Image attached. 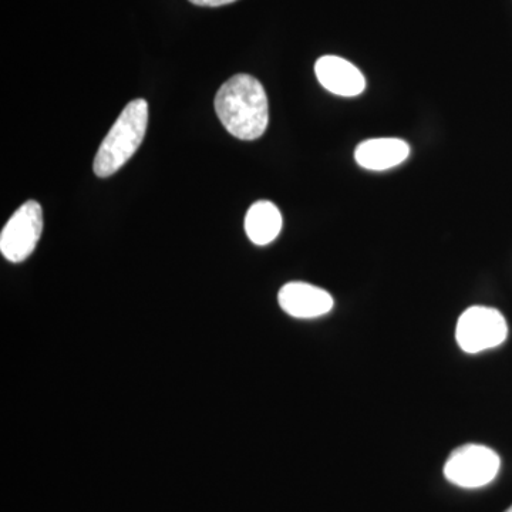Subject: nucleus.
<instances>
[{
	"label": "nucleus",
	"mask_w": 512,
	"mask_h": 512,
	"mask_svg": "<svg viewBox=\"0 0 512 512\" xmlns=\"http://www.w3.org/2000/svg\"><path fill=\"white\" fill-rule=\"evenodd\" d=\"M409 154V144L400 138H373L356 147L355 158L366 170L384 171L404 163Z\"/></svg>",
	"instance_id": "8"
},
{
	"label": "nucleus",
	"mask_w": 512,
	"mask_h": 512,
	"mask_svg": "<svg viewBox=\"0 0 512 512\" xmlns=\"http://www.w3.org/2000/svg\"><path fill=\"white\" fill-rule=\"evenodd\" d=\"M147 126V101H130L97 151L93 164L94 174L100 178L116 174L136 154L146 136Z\"/></svg>",
	"instance_id": "2"
},
{
	"label": "nucleus",
	"mask_w": 512,
	"mask_h": 512,
	"mask_svg": "<svg viewBox=\"0 0 512 512\" xmlns=\"http://www.w3.org/2000/svg\"><path fill=\"white\" fill-rule=\"evenodd\" d=\"M508 325L503 313L487 306H471L457 322L458 346L470 355L503 345Z\"/></svg>",
	"instance_id": "4"
},
{
	"label": "nucleus",
	"mask_w": 512,
	"mask_h": 512,
	"mask_svg": "<svg viewBox=\"0 0 512 512\" xmlns=\"http://www.w3.org/2000/svg\"><path fill=\"white\" fill-rule=\"evenodd\" d=\"M505 512H512V505H511V507H510V508H508V510H507V511H505Z\"/></svg>",
	"instance_id": "11"
},
{
	"label": "nucleus",
	"mask_w": 512,
	"mask_h": 512,
	"mask_svg": "<svg viewBox=\"0 0 512 512\" xmlns=\"http://www.w3.org/2000/svg\"><path fill=\"white\" fill-rule=\"evenodd\" d=\"M43 232V210L39 202L26 201L6 222L0 234V252L13 264L25 261L35 251Z\"/></svg>",
	"instance_id": "5"
},
{
	"label": "nucleus",
	"mask_w": 512,
	"mask_h": 512,
	"mask_svg": "<svg viewBox=\"0 0 512 512\" xmlns=\"http://www.w3.org/2000/svg\"><path fill=\"white\" fill-rule=\"evenodd\" d=\"M278 302L282 311L298 319H313L328 315L335 303L325 289L306 284V282H289L282 286L278 293Z\"/></svg>",
	"instance_id": "6"
},
{
	"label": "nucleus",
	"mask_w": 512,
	"mask_h": 512,
	"mask_svg": "<svg viewBox=\"0 0 512 512\" xmlns=\"http://www.w3.org/2000/svg\"><path fill=\"white\" fill-rule=\"evenodd\" d=\"M197 6H207V8H218V6L229 5V3L237 2V0H190Z\"/></svg>",
	"instance_id": "10"
},
{
	"label": "nucleus",
	"mask_w": 512,
	"mask_h": 512,
	"mask_svg": "<svg viewBox=\"0 0 512 512\" xmlns=\"http://www.w3.org/2000/svg\"><path fill=\"white\" fill-rule=\"evenodd\" d=\"M215 111L222 126L239 140H256L268 128V96L249 74H237L222 84L215 96Z\"/></svg>",
	"instance_id": "1"
},
{
	"label": "nucleus",
	"mask_w": 512,
	"mask_h": 512,
	"mask_svg": "<svg viewBox=\"0 0 512 512\" xmlns=\"http://www.w3.org/2000/svg\"><path fill=\"white\" fill-rule=\"evenodd\" d=\"M500 456L493 448L466 444L456 448L444 464V476L461 488H481L500 473Z\"/></svg>",
	"instance_id": "3"
},
{
	"label": "nucleus",
	"mask_w": 512,
	"mask_h": 512,
	"mask_svg": "<svg viewBox=\"0 0 512 512\" xmlns=\"http://www.w3.org/2000/svg\"><path fill=\"white\" fill-rule=\"evenodd\" d=\"M282 215L271 201L252 204L245 217V231L248 238L259 247L271 244L281 234Z\"/></svg>",
	"instance_id": "9"
},
{
	"label": "nucleus",
	"mask_w": 512,
	"mask_h": 512,
	"mask_svg": "<svg viewBox=\"0 0 512 512\" xmlns=\"http://www.w3.org/2000/svg\"><path fill=\"white\" fill-rule=\"evenodd\" d=\"M315 73L319 83L336 96L356 97L365 92V76L355 64L342 57H320L315 64Z\"/></svg>",
	"instance_id": "7"
}]
</instances>
